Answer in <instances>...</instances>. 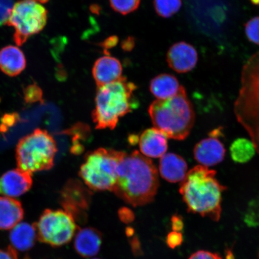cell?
I'll return each mask as SVG.
<instances>
[{
	"instance_id": "6da1fadb",
	"label": "cell",
	"mask_w": 259,
	"mask_h": 259,
	"mask_svg": "<svg viewBox=\"0 0 259 259\" xmlns=\"http://www.w3.org/2000/svg\"><path fill=\"white\" fill-rule=\"evenodd\" d=\"M158 186L157 170L153 161L135 151L122 158L112 192L129 205L141 206L153 201Z\"/></svg>"
},
{
	"instance_id": "7a4b0ae2",
	"label": "cell",
	"mask_w": 259,
	"mask_h": 259,
	"mask_svg": "<svg viewBox=\"0 0 259 259\" xmlns=\"http://www.w3.org/2000/svg\"><path fill=\"white\" fill-rule=\"evenodd\" d=\"M216 174L214 170L197 165L181 181L180 193L188 211L219 222L223 193L227 187L217 179Z\"/></svg>"
},
{
	"instance_id": "3957f363",
	"label": "cell",
	"mask_w": 259,
	"mask_h": 259,
	"mask_svg": "<svg viewBox=\"0 0 259 259\" xmlns=\"http://www.w3.org/2000/svg\"><path fill=\"white\" fill-rule=\"evenodd\" d=\"M137 86L125 77L97 87L92 118L99 130L114 129L122 116L138 106L135 92Z\"/></svg>"
},
{
	"instance_id": "277c9868",
	"label": "cell",
	"mask_w": 259,
	"mask_h": 259,
	"mask_svg": "<svg viewBox=\"0 0 259 259\" xmlns=\"http://www.w3.org/2000/svg\"><path fill=\"white\" fill-rule=\"evenodd\" d=\"M148 112L155 128L177 141L188 137L195 121L193 106L183 86L176 96L152 103Z\"/></svg>"
},
{
	"instance_id": "5b68a950",
	"label": "cell",
	"mask_w": 259,
	"mask_h": 259,
	"mask_svg": "<svg viewBox=\"0 0 259 259\" xmlns=\"http://www.w3.org/2000/svg\"><path fill=\"white\" fill-rule=\"evenodd\" d=\"M241 81L234 105L235 114L259 154V52L244 65Z\"/></svg>"
},
{
	"instance_id": "8992f818",
	"label": "cell",
	"mask_w": 259,
	"mask_h": 259,
	"mask_svg": "<svg viewBox=\"0 0 259 259\" xmlns=\"http://www.w3.org/2000/svg\"><path fill=\"white\" fill-rule=\"evenodd\" d=\"M58 151L56 141L46 130L35 129L19 139L16 147V160L19 169L32 174L49 170L54 167Z\"/></svg>"
},
{
	"instance_id": "52a82bcc",
	"label": "cell",
	"mask_w": 259,
	"mask_h": 259,
	"mask_svg": "<svg viewBox=\"0 0 259 259\" xmlns=\"http://www.w3.org/2000/svg\"><path fill=\"white\" fill-rule=\"evenodd\" d=\"M125 153L102 148L89 152L84 158L79 176L91 190L112 192L117 180L119 164Z\"/></svg>"
},
{
	"instance_id": "ba28073f",
	"label": "cell",
	"mask_w": 259,
	"mask_h": 259,
	"mask_svg": "<svg viewBox=\"0 0 259 259\" xmlns=\"http://www.w3.org/2000/svg\"><path fill=\"white\" fill-rule=\"evenodd\" d=\"M48 11L37 0H20L13 8L6 25L14 28V40L18 47L43 30Z\"/></svg>"
},
{
	"instance_id": "9c48e42d",
	"label": "cell",
	"mask_w": 259,
	"mask_h": 259,
	"mask_svg": "<svg viewBox=\"0 0 259 259\" xmlns=\"http://www.w3.org/2000/svg\"><path fill=\"white\" fill-rule=\"evenodd\" d=\"M34 225L38 240L54 247L70 242L78 228L75 220L63 209L45 210Z\"/></svg>"
},
{
	"instance_id": "30bf717a",
	"label": "cell",
	"mask_w": 259,
	"mask_h": 259,
	"mask_svg": "<svg viewBox=\"0 0 259 259\" xmlns=\"http://www.w3.org/2000/svg\"><path fill=\"white\" fill-rule=\"evenodd\" d=\"M92 192L78 180L70 179L60 192L59 203L76 222H86Z\"/></svg>"
},
{
	"instance_id": "8fae6325",
	"label": "cell",
	"mask_w": 259,
	"mask_h": 259,
	"mask_svg": "<svg viewBox=\"0 0 259 259\" xmlns=\"http://www.w3.org/2000/svg\"><path fill=\"white\" fill-rule=\"evenodd\" d=\"M221 129L213 130L210 132L209 137L202 139L194 148L195 160L200 165L212 167L218 165L225 159L226 148L220 140Z\"/></svg>"
},
{
	"instance_id": "7c38bea8",
	"label": "cell",
	"mask_w": 259,
	"mask_h": 259,
	"mask_svg": "<svg viewBox=\"0 0 259 259\" xmlns=\"http://www.w3.org/2000/svg\"><path fill=\"white\" fill-rule=\"evenodd\" d=\"M166 61L170 69L178 73H186L195 68L198 54L195 48L184 41L175 44L168 51Z\"/></svg>"
},
{
	"instance_id": "4fadbf2b",
	"label": "cell",
	"mask_w": 259,
	"mask_h": 259,
	"mask_svg": "<svg viewBox=\"0 0 259 259\" xmlns=\"http://www.w3.org/2000/svg\"><path fill=\"white\" fill-rule=\"evenodd\" d=\"M32 185V174L19 168L9 170L0 177V195L21 196L28 192Z\"/></svg>"
},
{
	"instance_id": "5bb4252c",
	"label": "cell",
	"mask_w": 259,
	"mask_h": 259,
	"mask_svg": "<svg viewBox=\"0 0 259 259\" xmlns=\"http://www.w3.org/2000/svg\"><path fill=\"white\" fill-rule=\"evenodd\" d=\"M122 67L117 58L105 56L97 59L92 73L97 87L114 82L122 77Z\"/></svg>"
},
{
	"instance_id": "9a60e30c",
	"label": "cell",
	"mask_w": 259,
	"mask_h": 259,
	"mask_svg": "<svg viewBox=\"0 0 259 259\" xmlns=\"http://www.w3.org/2000/svg\"><path fill=\"white\" fill-rule=\"evenodd\" d=\"M167 138L163 133L155 127L146 130L139 139L141 153L147 157H161L167 150Z\"/></svg>"
},
{
	"instance_id": "2e32d148",
	"label": "cell",
	"mask_w": 259,
	"mask_h": 259,
	"mask_svg": "<svg viewBox=\"0 0 259 259\" xmlns=\"http://www.w3.org/2000/svg\"><path fill=\"white\" fill-rule=\"evenodd\" d=\"M102 235L98 230L85 228L77 231L74 238V248L83 257L95 256L100 250Z\"/></svg>"
},
{
	"instance_id": "e0dca14e",
	"label": "cell",
	"mask_w": 259,
	"mask_h": 259,
	"mask_svg": "<svg viewBox=\"0 0 259 259\" xmlns=\"http://www.w3.org/2000/svg\"><path fill=\"white\" fill-rule=\"evenodd\" d=\"M160 176L171 183L181 182L188 172L187 162L180 155L167 153L160 158L159 163Z\"/></svg>"
},
{
	"instance_id": "ac0fdd59",
	"label": "cell",
	"mask_w": 259,
	"mask_h": 259,
	"mask_svg": "<svg viewBox=\"0 0 259 259\" xmlns=\"http://www.w3.org/2000/svg\"><path fill=\"white\" fill-rule=\"evenodd\" d=\"M27 61L21 50L14 45H8L0 50V70L9 76H18L25 70Z\"/></svg>"
},
{
	"instance_id": "d6986e66",
	"label": "cell",
	"mask_w": 259,
	"mask_h": 259,
	"mask_svg": "<svg viewBox=\"0 0 259 259\" xmlns=\"http://www.w3.org/2000/svg\"><path fill=\"white\" fill-rule=\"evenodd\" d=\"M24 210L19 200L0 197V230L12 229L24 219Z\"/></svg>"
},
{
	"instance_id": "ffe728a7",
	"label": "cell",
	"mask_w": 259,
	"mask_h": 259,
	"mask_svg": "<svg viewBox=\"0 0 259 259\" xmlns=\"http://www.w3.org/2000/svg\"><path fill=\"white\" fill-rule=\"evenodd\" d=\"M10 241L15 250L21 251L30 250L37 239L34 225L27 223H19L10 233Z\"/></svg>"
},
{
	"instance_id": "44dd1931",
	"label": "cell",
	"mask_w": 259,
	"mask_h": 259,
	"mask_svg": "<svg viewBox=\"0 0 259 259\" xmlns=\"http://www.w3.org/2000/svg\"><path fill=\"white\" fill-rule=\"evenodd\" d=\"M181 85L177 77L170 74H161L151 80L150 90L158 100H164L176 96Z\"/></svg>"
},
{
	"instance_id": "7402d4cb",
	"label": "cell",
	"mask_w": 259,
	"mask_h": 259,
	"mask_svg": "<svg viewBox=\"0 0 259 259\" xmlns=\"http://www.w3.org/2000/svg\"><path fill=\"white\" fill-rule=\"evenodd\" d=\"M60 134L72 137V145L70 148V153L74 155H79L85 150L82 142H86L90 137L91 130L88 125L77 122L69 128L61 132Z\"/></svg>"
},
{
	"instance_id": "603a6c76",
	"label": "cell",
	"mask_w": 259,
	"mask_h": 259,
	"mask_svg": "<svg viewBox=\"0 0 259 259\" xmlns=\"http://www.w3.org/2000/svg\"><path fill=\"white\" fill-rule=\"evenodd\" d=\"M256 149L251 139H236L230 147L232 159L236 163H245L250 161L255 155Z\"/></svg>"
},
{
	"instance_id": "cb8c5ba5",
	"label": "cell",
	"mask_w": 259,
	"mask_h": 259,
	"mask_svg": "<svg viewBox=\"0 0 259 259\" xmlns=\"http://www.w3.org/2000/svg\"><path fill=\"white\" fill-rule=\"evenodd\" d=\"M154 6L157 15L169 18L180 11L182 6L181 0H154Z\"/></svg>"
},
{
	"instance_id": "d4e9b609",
	"label": "cell",
	"mask_w": 259,
	"mask_h": 259,
	"mask_svg": "<svg viewBox=\"0 0 259 259\" xmlns=\"http://www.w3.org/2000/svg\"><path fill=\"white\" fill-rule=\"evenodd\" d=\"M24 100L27 104L40 103L44 104V92L40 87L35 82L25 87L23 90Z\"/></svg>"
},
{
	"instance_id": "484cf974",
	"label": "cell",
	"mask_w": 259,
	"mask_h": 259,
	"mask_svg": "<svg viewBox=\"0 0 259 259\" xmlns=\"http://www.w3.org/2000/svg\"><path fill=\"white\" fill-rule=\"evenodd\" d=\"M109 2L113 11L126 15L138 9L141 0H109Z\"/></svg>"
},
{
	"instance_id": "4316f807",
	"label": "cell",
	"mask_w": 259,
	"mask_h": 259,
	"mask_svg": "<svg viewBox=\"0 0 259 259\" xmlns=\"http://www.w3.org/2000/svg\"><path fill=\"white\" fill-rule=\"evenodd\" d=\"M245 32L249 41L259 45V16H255L245 24Z\"/></svg>"
},
{
	"instance_id": "83f0119b",
	"label": "cell",
	"mask_w": 259,
	"mask_h": 259,
	"mask_svg": "<svg viewBox=\"0 0 259 259\" xmlns=\"http://www.w3.org/2000/svg\"><path fill=\"white\" fill-rule=\"evenodd\" d=\"M20 116L16 112L5 113L1 118L0 124V133L5 135L10 128L14 127L18 122L20 121Z\"/></svg>"
},
{
	"instance_id": "f1b7e54d",
	"label": "cell",
	"mask_w": 259,
	"mask_h": 259,
	"mask_svg": "<svg viewBox=\"0 0 259 259\" xmlns=\"http://www.w3.org/2000/svg\"><path fill=\"white\" fill-rule=\"evenodd\" d=\"M14 6V0H0V26L7 23Z\"/></svg>"
},
{
	"instance_id": "f546056e",
	"label": "cell",
	"mask_w": 259,
	"mask_h": 259,
	"mask_svg": "<svg viewBox=\"0 0 259 259\" xmlns=\"http://www.w3.org/2000/svg\"><path fill=\"white\" fill-rule=\"evenodd\" d=\"M183 236L181 232L174 231L169 233L166 237V243L171 248H176L183 244Z\"/></svg>"
},
{
	"instance_id": "4dcf8cb0",
	"label": "cell",
	"mask_w": 259,
	"mask_h": 259,
	"mask_svg": "<svg viewBox=\"0 0 259 259\" xmlns=\"http://www.w3.org/2000/svg\"><path fill=\"white\" fill-rule=\"evenodd\" d=\"M189 259H223L220 255L215 252L205 250H199L194 252Z\"/></svg>"
},
{
	"instance_id": "1f68e13d",
	"label": "cell",
	"mask_w": 259,
	"mask_h": 259,
	"mask_svg": "<svg viewBox=\"0 0 259 259\" xmlns=\"http://www.w3.org/2000/svg\"><path fill=\"white\" fill-rule=\"evenodd\" d=\"M0 259H18L17 252L12 246H9L5 250H0Z\"/></svg>"
},
{
	"instance_id": "d6a6232c",
	"label": "cell",
	"mask_w": 259,
	"mask_h": 259,
	"mask_svg": "<svg viewBox=\"0 0 259 259\" xmlns=\"http://www.w3.org/2000/svg\"><path fill=\"white\" fill-rule=\"evenodd\" d=\"M171 225L172 231L181 232L184 228V222L182 217L174 215L171 219Z\"/></svg>"
},
{
	"instance_id": "836d02e7",
	"label": "cell",
	"mask_w": 259,
	"mask_h": 259,
	"mask_svg": "<svg viewBox=\"0 0 259 259\" xmlns=\"http://www.w3.org/2000/svg\"><path fill=\"white\" fill-rule=\"evenodd\" d=\"M119 218L122 222L124 223H130L133 221L134 219V213L132 210L127 208H122L119 211Z\"/></svg>"
},
{
	"instance_id": "e575fe53",
	"label": "cell",
	"mask_w": 259,
	"mask_h": 259,
	"mask_svg": "<svg viewBox=\"0 0 259 259\" xmlns=\"http://www.w3.org/2000/svg\"><path fill=\"white\" fill-rule=\"evenodd\" d=\"M118 42V38L115 35L107 38L100 44V46L104 49H111L115 47Z\"/></svg>"
},
{
	"instance_id": "d590c367",
	"label": "cell",
	"mask_w": 259,
	"mask_h": 259,
	"mask_svg": "<svg viewBox=\"0 0 259 259\" xmlns=\"http://www.w3.org/2000/svg\"><path fill=\"white\" fill-rule=\"evenodd\" d=\"M122 50L125 51H131L135 47L134 38L129 37L126 38L122 42L121 44Z\"/></svg>"
},
{
	"instance_id": "8d00e7d4",
	"label": "cell",
	"mask_w": 259,
	"mask_h": 259,
	"mask_svg": "<svg viewBox=\"0 0 259 259\" xmlns=\"http://www.w3.org/2000/svg\"><path fill=\"white\" fill-rule=\"evenodd\" d=\"M233 254L231 253V251H229L228 253V255H227V259H234L233 258Z\"/></svg>"
},
{
	"instance_id": "74e56055",
	"label": "cell",
	"mask_w": 259,
	"mask_h": 259,
	"mask_svg": "<svg viewBox=\"0 0 259 259\" xmlns=\"http://www.w3.org/2000/svg\"><path fill=\"white\" fill-rule=\"evenodd\" d=\"M37 1L40 3H47L48 1V0H37Z\"/></svg>"
},
{
	"instance_id": "f35d334b",
	"label": "cell",
	"mask_w": 259,
	"mask_h": 259,
	"mask_svg": "<svg viewBox=\"0 0 259 259\" xmlns=\"http://www.w3.org/2000/svg\"><path fill=\"white\" fill-rule=\"evenodd\" d=\"M93 259H99V258H93Z\"/></svg>"
}]
</instances>
